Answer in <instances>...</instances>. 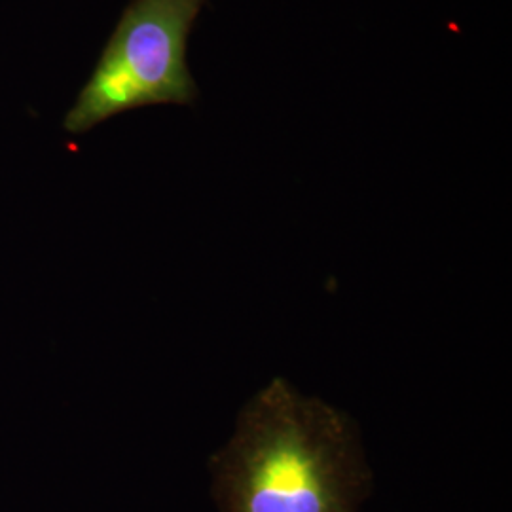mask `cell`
<instances>
[{
  "instance_id": "cell-2",
  "label": "cell",
  "mask_w": 512,
  "mask_h": 512,
  "mask_svg": "<svg viewBox=\"0 0 512 512\" xmlns=\"http://www.w3.org/2000/svg\"><path fill=\"white\" fill-rule=\"evenodd\" d=\"M209 0H129L92 76L63 120L71 135L129 110L192 105L200 90L188 67V37Z\"/></svg>"
},
{
  "instance_id": "cell-1",
  "label": "cell",
  "mask_w": 512,
  "mask_h": 512,
  "mask_svg": "<svg viewBox=\"0 0 512 512\" xmlns=\"http://www.w3.org/2000/svg\"><path fill=\"white\" fill-rule=\"evenodd\" d=\"M211 471L220 512H357L372 482L348 414L281 378L243 408Z\"/></svg>"
}]
</instances>
